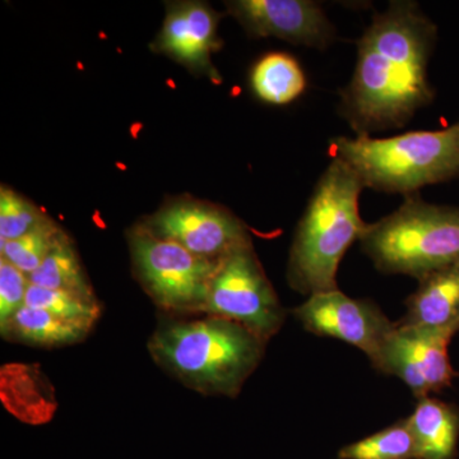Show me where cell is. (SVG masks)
I'll return each instance as SVG.
<instances>
[{
    "instance_id": "1",
    "label": "cell",
    "mask_w": 459,
    "mask_h": 459,
    "mask_svg": "<svg viewBox=\"0 0 459 459\" xmlns=\"http://www.w3.org/2000/svg\"><path fill=\"white\" fill-rule=\"evenodd\" d=\"M437 26L418 3L391 2L377 13L358 45L350 83L341 90L340 114L356 135L401 128L435 98L429 60Z\"/></svg>"
},
{
    "instance_id": "2",
    "label": "cell",
    "mask_w": 459,
    "mask_h": 459,
    "mask_svg": "<svg viewBox=\"0 0 459 459\" xmlns=\"http://www.w3.org/2000/svg\"><path fill=\"white\" fill-rule=\"evenodd\" d=\"M255 332L232 320H168L148 341L153 361L184 385L204 395L240 394L265 352Z\"/></svg>"
},
{
    "instance_id": "3",
    "label": "cell",
    "mask_w": 459,
    "mask_h": 459,
    "mask_svg": "<svg viewBox=\"0 0 459 459\" xmlns=\"http://www.w3.org/2000/svg\"><path fill=\"white\" fill-rule=\"evenodd\" d=\"M364 184L349 165L332 157L314 188L290 253L289 283L300 294L337 290L338 265L368 225L359 211Z\"/></svg>"
},
{
    "instance_id": "4",
    "label": "cell",
    "mask_w": 459,
    "mask_h": 459,
    "mask_svg": "<svg viewBox=\"0 0 459 459\" xmlns=\"http://www.w3.org/2000/svg\"><path fill=\"white\" fill-rule=\"evenodd\" d=\"M329 152L358 174L364 188L412 195L459 177V122L389 138H332Z\"/></svg>"
},
{
    "instance_id": "5",
    "label": "cell",
    "mask_w": 459,
    "mask_h": 459,
    "mask_svg": "<svg viewBox=\"0 0 459 459\" xmlns=\"http://www.w3.org/2000/svg\"><path fill=\"white\" fill-rule=\"evenodd\" d=\"M360 243L383 273L420 281L459 263V208L407 195L398 210L368 225Z\"/></svg>"
},
{
    "instance_id": "6",
    "label": "cell",
    "mask_w": 459,
    "mask_h": 459,
    "mask_svg": "<svg viewBox=\"0 0 459 459\" xmlns=\"http://www.w3.org/2000/svg\"><path fill=\"white\" fill-rule=\"evenodd\" d=\"M128 240L135 279L160 309L202 313L219 262L157 238L141 223L129 231Z\"/></svg>"
},
{
    "instance_id": "7",
    "label": "cell",
    "mask_w": 459,
    "mask_h": 459,
    "mask_svg": "<svg viewBox=\"0 0 459 459\" xmlns=\"http://www.w3.org/2000/svg\"><path fill=\"white\" fill-rule=\"evenodd\" d=\"M202 313L237 322L270 341L285 323L286 313L252 244L220 259Z\"/></svg>"
},
{
    "instance_id": "8",
    "label": "cell",
    "mask_w": 459,
    "mask_h": 459,
    "mask_svg": "<svg viewBox=\"0 0 459 459\" xmlns=\"http://www.w3.org/2000/svg\"><path fill=\"white\" fill-rule=\"evenodd\" d=\"M141 225L155 237L174 241L193 255L214 262L252 244L247 226L234 213L198 199L168 202Z\"/></svg>"
},
{
    "instance_id": "9",
    "label": "cell",
    "mask_w": 459,
    "mask_h": 459,
    "mask_svg": "<svg viewBox=\"0 0 459 459\" xmlns=\"http://www.w3.org/2000/svg\"><path fill=\"white\" fill-rule=\"evenodd\" d=\"M294 316L316 336L337 338L367 353L376 368L395 323L373 301L358 300L340 290L309 296L296 307Z\"/></svg>"
},
{
    "instance_id": "10",
    "label": "cell",
    "mask_w": 459,
    "mask_h": 459,
    "mask_svg": "<svg viewBox=\"0 0 459 459\" xmlns=\"http://www.w3.org/2000/svg\"><path fill=\"white\" fill-rule=\"evenodd\" d=\"M455 333L428 329H395L386 341L376 369L400 377L419 400L442 391L455 373L449 361L448 346Z\"/></svg>"
},
{
    "instance_id": "11",
    "label": "cell",
    "mask_w": 459,
    "mask_h": 459,
    "mask_svg": "<svg viewBox=\"0 0 459 459\" xmlns=\"http://www.w3.org/2000/svg\"><path fill=\"white\" fill-rule=\"evenodd\" d=\"M226 8L247 33L277 38L316 49H327L336 39V29L322 7L309 0H235Z\"/></svg>"
},
{
    "instance_id": "12",
    "label": "cell",
    "mask_w": 459,
    "mask_h": 459,
    "mask_svg": "<svg viewBox=\"0 0 459 459\" xmlns=\"http://www.w3.org/2000/svg\"><path fill=\"white\" fill-rule=\"evenodd\" d=\"M219 22L220 14L205 3H170L152 48L193 74L210 75L220 82L221 75L212 65V54L221 49Z\"/></svg>"
},
{
    "instance_id": "13",
    "label": "cell",
    "mask_w": 459,
    "mask_h": 459,
    "mask_svg": "<svg viewBox=\"0 0 459 459\" xmlns=\"http://www.w3.org/2000/svg\"><path fill=\"white\" fill-rule=\"evenodd\" d=\"M397 322L403 327L457 333L459 332V263L420 280Z\"/></svg>"
},
{
    "instance_id": "14",
    "label": "cell",
    "mask_w": 459,
    "mask_h": 459,
    "mask_svg": "<svg viewBox=\"0 0 459 459\" xmlns=\"http://www.w3.org/2000/svg\"><path fill=\"white\" fill-rule=\"evenodd\" d=\"M418 446V459H455L459 439V410L437 400H419L407 419Z\"/></svg>"
},
{
    "instance_id": "15",
    "label": "cell",
    "mask_w": 459,
    "mask_h": 459,
    "mask_svg": "<svg viewBox=\"0 0 459 459\" xmlns=\"http://www.w3.org/2000/svg\"><path fill=\"white\" fill-rule=\"evenodd\" d=\"M0 332L9 342L54 349L82 342L89 336L91 328L66 322L45 310L25 305Z\"/></svg>"
},
{
    "instance_id": "16",
    "label": "cell",
    "mask_w": 459,
    "mask_h": 459,
    "mask_svg": "<svg viewBox=\"0 0 459 459\" xmlns=\"http://www.w3.org/2000/svg\"><path fill=\"white\" fill-rule=\"evenodd\" d=\"M255 95L273 105H286L303 95L307 77L294 56L286 53L267 54L250 74Z\"/></svg>"
},
{
    "instance_id": "17",
    "label": "cell",
    "mask_w": 459,
    "mask_h": 459,
    "mask_svg": "<svg viewBox=\"0 0 459 459\" xmlns=\"http://www.w3.org/2000/svg\"><path fill=\"white\" fill-rule=\"evenodd\" d=\"M29 280L31 285L69 292L87 300H98L69 237L63 238L40 267L30 274Z\"/></svg>"
},
{
    "instance_id": "18",
    "label": "cell",
    "mask_w": 459,
    "mask_h": 459,
    "mask_svg": "<svg viewBox=\"0 0 459 459\" xmlns=\"http://www.w3.org/2000/svg\"><path fill=\"white\" fill-rule=\"evenodd\" d=\"M338 458L418 459V446L406 419L379 433L343 446L338 453Z\"/></svg>"
},
{
    "instance_id": "19",
    "label": "cell",
    "mask_w": 459,
    "mask_h": 459,
    "mask_svg": "<svg viewBox=\"0 0 459 459\" xmlns=\"http://www.w3.org/2000/svg\"><path fill=\"white\" fill-rule=\"evenodd\" d=\"M66 237L65 230L49 220L23 237L2 244L0 250L3 258L30 276Z\"/></svg>"
},
{
    "instance_id": "20",
    "label": "cell",
    "mask_w": 459,
    "mask_h": 459,
    "mask_svg": "<svg viewBox=\"0 0 459 459\" xmlns=\"http://www.w3.org/2000/svg\"><path fill=\"white\" fill-rule=\"evenodd\" d=\"M25 305L45 310L56 318L91 329L101 316V307L98 300H87L69 292L44 289L31 283L27 291Z\"/></svg>"
},
{
    "instance_id": "21",
    "label": "cell",
    "mask_w": 459,
    "mask_h": 459,
    "mask_svg": "<svg viewBox=\"0 0 459 459\" xmlns=\"http://www.w3.org/2000/svg\"><path fill=\"white\" fill-rule=\"evenodd\" d=\"M47 214L29 199L2 186L0 190V246L49 221Z\"/></svg>"
},
{
    "instance_id": "22",
    "label": "cell",
    "mask_w": 459,
    "mask_h": 459,
    "mask_svg": "<svg viewBox=\"0 0 459 459\" xmlns=\"http://www.w3.org/2000/svg\"><path fill=\"white\" fill-rule=\"evenodd\" d=\"M29 287V276L0 256V329L25 307Z\"/></svg>"
}]
</instances>
